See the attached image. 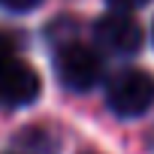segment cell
Wrapping results in <instances>:
<instances>
[{"label": "cell", "instance_id": "obj_7", "mask_svg": "<svg viewBox=\"0 0 154 154\" xmlns=\"http://www.w3.org/2000/svg\"><path fill=\"white\" fill-rule=\"evenodd\" d=\"M12 48H15V42H12V36L9 33H3L0 30V63H3L9 54H12Z\"/></svg>", "mask_w": 154, "mask_h": 154}, {"label": "cell", "instance_id": "obj_2", "mask_svg": "<svg viewBox=\"0 0 154 154\" xmlns=\"http://www.w3.org/2000/svg\"><path fill=\"white\" fill-rule=\"evenodd\" d=\"M106 106L118 118H139V115H145L154 106V75L139 69V66L118 69L106 82Z\"/></svg>", "mask_w": 154, "mask_h": 154}, {"label": "cell", "instance_id": "obj_8", "mask_svg": "<svg viewBox=\"0 0 154 154\" xmlns=\"http://www.w3.org/2000/svg\"><path fill=\"white\" fill-rule=\"evenodd\" d=\"M151 42H154V24H151Z\"/></svg>", "mask_w": 154, "mask_h": 154}, {"label": "cell", "instance_id": "obj_5", "mask_svg": "<svg viewBox=\"0 0 154 154\" xmlns=\"http://www.w3.org/2000/svg\"><path fill=\"white\" fill-rule=\"evenodd\" d=\"M39 3H42V0H0V9L21 15V12H30V9H36Z\"/></svg>", "mask_w": 154, "mask_h": 154}, {"label": "cell", "instance_id": "obj_1", "mask_svg": "<svg viewBox=\"0 0 154 154\" xmlns=\"http://www.w3.org/2000/svg\"><path fill=\"white\" fill-rule=\"evenodd\" d=\"M54 75L72 94H88L103 82V51L97 45L69 39L54 51Z\"/></svg>", "mask_w": 154, "mask_h": 154}, {"label": "cell", "instance_id": "obj_3", "mask_svg": "<svg viewBox=\"0 0 154 154\" xmlns=\"http://www.w3.org/2000/svg\"><path fill=\"white\" fill-rule=\"evenodd\" d=\"M94 45L103 54L115 57H133L142 48V24L130 9H109L94 21Z\"/></svg>", "mask_w": 154, "mask_h": 154}, {"label": "cell", "instance_id": "obj_4", "mask_svg": "<svg viewBox=\"0 0 154 154\" xmlns=\"http://www.w3.org/2000/svg\"><path fill=\"white\" fill-rule=\"evenodd\" d=\"M42 91V79L39 72L21 60V57H6L0 63V109H21V106H30Z\"/></svg>", "mask_w": 154, "mask_h": 154}, {"label": "cell", "instance_id": "obj_6", "mask_svg": "<svg viewBox=\"0 0 154 154\" xmlns=\"http://www.w3.org/2000/svg\"><path fill=\"white\" fill-rule=\"evenodd\" d=\"M106 3H109V9H139V6H145L148 3V0H106Z\"/></svg>", "mask_w": 154, "mask_h": 154}]
</instances>
